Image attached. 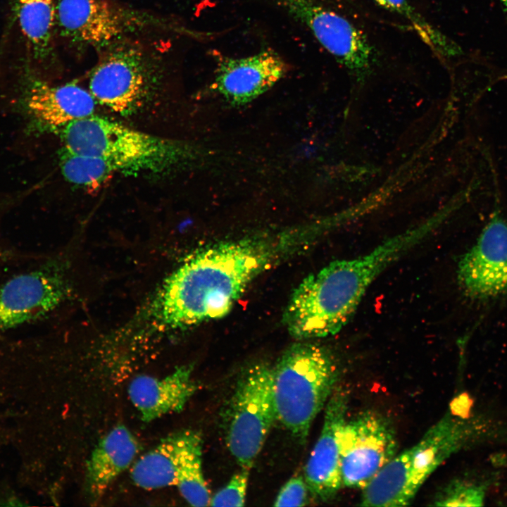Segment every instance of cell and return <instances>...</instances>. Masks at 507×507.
I'll return each mask as SVG.
<instances>
[{"instance_id": "5bb4252c", "label": "cell", "mask_w": 507, "mask_h": 507, "mask_svg": "<svg viewBox=\"0 0 507 507\" xmlns=\"http://www.w3.org/2000/svg\"><path fill=\"white\" fill-rule=\"evenodd\" d=\"M56 21L66 37L102 46L117 39L129 28V16L106 0H58Z\"/></svg>"}, {"instance_id": "52a82bcc", "label": "cell", "mask_w": 507, "mask_h": 507, "mask_svg": "<svg viewBox=\"0 0 507 507\" xmlns=\"http://www.w3.org/2000/svg\"><path fill=\"white\" fill-rule=\"evenodd\" d=\"M73 289L66 265L49 260L0 280V335L34 324L58 309Z\"/></svg>"}, {"instance_id": "603a6c76", "label": "cell", "mask_w": 507, "mask_h": 507, "mask_svg": "<svg viewBox=\"0 0 507 507\" xmlns=\"http://www.w3.org/2000/svg\"><path fill=\"white\" fill-rule=\"evenodd\" d=\"M484 490L482 486L455 480L446 486L434 500L438 506H479L483 505Z\"/></svg>"}, {"instance_id": "ba28073f", "label": "cell", "mask_w": 507, "mask_h": 507, "mask_svg": "<svg viewBox=\"0 0 507 507\" xmlns=\"http://www.w3.org/2000/svg\"><path fill=\"white\" fill-rule=\"evenodd\" d=\"M397 449L395 430L388 418L365 411L346 418L340 442L343 487L363 490Z\"/></svg>"}, {"instance_id": "e0dca14e", "label": "cell", "mask_w": 507, "mask_h": 507, "mask_svg": "<svg viewBox=\"0 0 507 507\" xmlns=\"http://www.w3.org/2000/svg\"><path fill=\"white\" fill-rule=\"evenodd\" d=\"M137 437L125 425H119L106 434L92 450L86 465L87 489L97 500L113 481L130 465L139 451Z\"/></svg>"}, {"instance_id": "6da1fadb", "label": "cell", "mask_w": 507, "mask_h": 507, "mask_svg": "<svg viewBox=\"0 0 507 507\" xmlns=\"http://www.w3.org/2000/svg\"><path fill=\"white\" fill-rule=\"evenodd\" d=\"M312 237L306 231L259 234L201 248L164 280L136 323L151 334L221 318L258 275Z\"/></svg>"}, {"instance_id": "ffe728a7", "label": "cell", "mask_w": 507, "mask_h": 507, "mask_svg": "<svg viewBox=\"0 0 507 507\" xmlns=\"http://www.w3.org/2000/svg\"><path fill=\"white\" fill-rule=\"evenodd\" d=\"M20 29L37 55L47 50L56 20L55 0H18Z\"/></svg>"}, {"instance_id": "5b68a950", "label": "cell", "mask_w": 507, "mask_h": 507, "mask_svg": "<svg viewBox=\"0 0 507 507\" xmlns=\"http://www.w3.org/2000/svg\"><path fill=\"white\" fill-rule=\"evenodd\" d=\"M451 411L414 446L397 454L363 489L361 506L411 503L430 475L468 441L471 427Z\"/></svg>"}, {"instance_id": "484cf974", "label": "cell", "mask_w": 507, "mask_h": 507, "mask_svg": "<svg viewBox=\"0 0 507 507\" xmlns=\"http://www.w3.org/2000/svg\"><path fill=\"white\" fill-rule=\"evenodd\" d=\"M472 406V399L467 394H463L452 401L450 411L453 414L467 419L470 415Z\"/></svg>"}, {"instance_id": "30bf717a", "label": "cell", "mask_w": 507, "mask_h": 507, "mask_svg": "<svg viewBox=\"0 0 507 507\" xmlns=\"http://www.w3.org/2000/svg\"><path fill=\"white\" fill-rule=\"evenodd\" d=\"M278 1L349 71L360 77L370 71L375 62L373 46L366 35L348 19L313 0Z\"/></svg>"}, {"instance_id": "8992f818", "label": "cell", "mask_w": 507, "mask_h": 507, "mask_svg": "<svg viewBox=\"0 0 507 507\" xmlns=\"http://www.w3.org/2000/svg\"><path fill=\"white\" fill-rule=\"evenodd\" d=\"M226 418L228 449L242 468L250 469L277 420L272 367L258 362L244 370Z\"/></svg>"}, {"instance_id": "83f0119b", "label": "cell", "mask_w": 507, "mask_h": 507, "mask_svg": "<svg viewBox=\"0 0 507 507\" xmlns=\"http://www.w3.org/2000/svg\"><path fill=\"white\" fill-rule=\"evenodd\" d=\"M500 1L506 7H507V0H500Z\"/></svg>"}, {"instance_id": "7402d4cb", "label": "cell", "mask_w": 507, "mask_h": 507, "mask_svg": "<svg viewBox=\"0 0 507 507\" xmlns=\"http://www.w3.org/2000/svg\"><path fill=\"white\" fill-rule=\"evenodd\" d=\"M61 169L70 183L88 189H97L117 172L106 161L92 156L70 152L65 149L61 157Z\"/></svg>"}, {"instance_id": "4316f807", "label": "cell", "mask_w": 507, "mask_h": 507, "mask_svg": "<svg viewBox=\"0 0 507 507\" xmlns=\"http://www.w3.org/2000/svg\"><path fill=\"white\" fill-rule=\"evenodd\" d=\"M13 254L8 249L4 242H0V263L1 262H12L13 259H18L13 257Z\"/></svg>"}, {"instance_id": "44dd1931", "label": "cell", "mask_w": 507, "mask_h": 507, "mask_svg": "<svg viewBox=\"0 0 507 507\" xmlns=\"http://www.w3.org/2000/svg\"><path fill=\"white\" fill-rule=\"evenodd\" d=\"M379 6L405 18L421 39L438 56L444 58L461 54V49L431 25L408 0H373Z\"/></svg>"}, {"instance_id": "3957f363", "label": "cell", "mask_w": 507, "mask_h": 507, "mask_svg": "<svg viewBox=\"0 0 507 507\" xmlns=\"http://www.w3.org/2000/svg\"><path fill=\"white\" fill-rule=\"evenodd\" d=\"M61 129L63 149L101 158L120 171L163 172L191 159L187 144L92 115Z\"/></svg>"}, {"instance_id": "9c48e42d", "label": "cell", "mask_w": 507, "mask_h": 507, "mask_svg": "<svg viewBox=\"0 0 507 507\" xmlns=\"http://www.w3.org/2000/svg\"><path fill=\"white\" fill-rule=\"evenodd\" d=\"M140 49L124 45L106 54L92 70L89 90L96 102L125 114L138 107L149 94L154 65Z\"/></svg>"}, {"instance_id": "d6986e66", "label": "cell", "mask_w": 507, "mask_h": 507, "mask_svg": "<svg viewBox=\"0 0 507 507\" xmlns=\"http://www.w3.org/2000/svg\"><path fill=\"white\" fill-rule=\"evenodd\" d=\"M182 430V446L175 486L189 505L208 506L211 496L202 468V438L195 430Z\"/></svg>"}, {"instance_id": "4fadbf2b", "label": "cell", "mask_w": 507, "mask_h": 507, "mask_svg": "<svg viewBox=\"0 0 507 507\" xmlns=\"http://www.w3.org/2000/svg\"><path fill=\"white\" fill-rule=\"evenodd\" d=\"M287 72L281 56L268 49L246 57L220 58L212 86L230 104L242 106L271 89Z\"/></svg>"}, {"instance_id": "2e32d148", "label": "cell", "mask_w": 507, "mask_h": 507, "mask_svg": "<svg viewBox=\"0 0 507 507\" xmlns=\"http://www.w3.org/2000/svg\"><path fill=\"white\" fill-rule=\"evenodd\" d=\"M26 103L36 120L60 129L94 115L96 101L89 91L73 82L56 86L36 82L28 91Z\"/></svg>"}, {"instance_id": "7c38bea8", "label": "cell", "mask_w": 507, "mask_h": 507, "mask_svg": "<svg viewBox=\"0 0 507 507\" xmlns=\"http://www.w3.org/2000/svg\"><path fill=\"white\" fill-rule=\"evenodd\" d=\"M348 408L347 392L337 386L325 406L322 430L305 467L309 492L321 501L332 500L343 487L340 442Z\"/></svg>"}, {"instance_id": "ac0fdd59", "label": "cell", "mask_w": 507, "mask_h": 507, "mask_svg": "<svg viewBox=\"0 0 507 507\" xmlns=\"http://www.w3.org/2000/svg\"><path fill=\"white\" fill-rule=\"evenodd\" d=\"M182 439V430L170 434L137 459L131 470L134 484L146 490L175 486Z\"/></svg>"}, {"instance_id": "9a60e30c", "label": "cell", "mask_w": 507, "mask_h": 507, "mask_svg": "<svg viewBox=\"0 0 507 507\" xmlns=\"http://www.w3.org/2000/svg\"><path fill=\"white\" fill-rule=\"evenodd\" d=\"M193 368L192 364H187L162 377L141 375L131 381L128 395L143 421L149 423L184 409L198 389Z\"/></svg>"}, {"instance_id": "d4e9b609", "label": "cell", "mask_w": 507, "mask_h": 507, "mask_svg": "<svg viewBox=\"0 0 507 507\" xmlns=\"http://www.w3.org/2000/svg\"><path fill=\"white\" fill-rule=\"evenodd\" d=\"M308 488L301 476L291 478L282 487L275 500V506H303L308 501Z\"/></svg>"}, {"instance_id": "277c9868", "label": "cell", "mask_w": 507, "mask_h": 507, "mask_svg": "<svg viewBox=\"0 0 507 507\" xmlns=\"http://www.w3.org/2000/svg\"><path fill=\"white\" fill-rule=\"evenodd\" d=\"M339 361L327 347L296 343L273 368L277 420L305 442L311 425L336 388Z\"/></svg>"}, {"instance_id": "8fae6325", "label": "cell", "mask_w": 507, "mask_h": 507, "mask_svg": "<svg viewBox=\"0 0 507 507\" xmlns=\"http://www.w3.org/2000/svg\"><path fill=\"white\" fill-rule=\"evenodd\" d=\"M463 293L487 299L507 293V222L494 215L475 244L463 255L457 269Z\"/></svg>"}, {"instance_id": "cb8c5ba5", "label": "cell", "mask_w": 507, "mask_h": 507, "mask_svg": "<svg viewBox=\"0 0 507 507\" xmlns=\"http://www.w3.org/2000/svg\"><path fill=\"white\" fill-rule=\"evenodd\" d=\"M249 468L242 469L232 475L225 487L211 497V506H243L249 482Z\"/></svg>"}, {"instance_id": "7a4b0ae2", "label": "cell", "mask_w": 507, "mask_h": 507, "mask_svg": "<svg viewBox=\"0 0 507 507\" xmlns=\"http://www.w3.org/2000/svg\"><path fill=\"white\" fill-rule=\"evenodd\" d=\"M441 220L434 218L388 238L367 254L336 260L305 277L294 290L283 314L289 333L303 340L339 332L373 282L426 239Z\"/></svg>"}]
</instances>
